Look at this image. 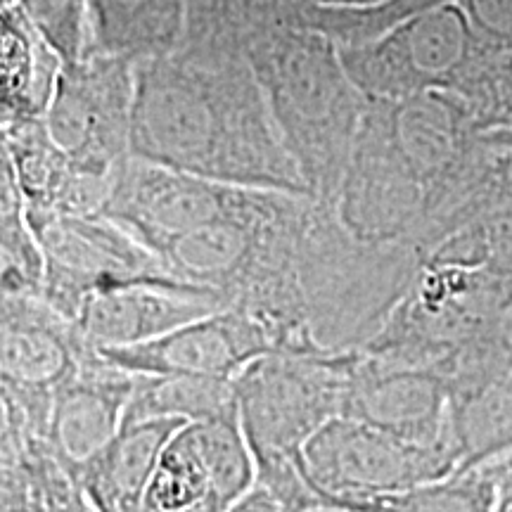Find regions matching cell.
Listing matches in <instances>:
<instances>
[{"label":"cell","instance_id":"cell-32","mask_svg":"<svg viewBox=\"0 0 512 512\" xmlns=\"http://www.w3.org/2000/svg\"><path fill=\"white\" fill-rule=\"evenodd\" d=\"M309 512H339V510H328V508H320V510H309Z\"/></svg>","mask_w":512,"mask_h":512},{"label":"cell","instance_id":"cell-14","mask_svg":"<svg viewBox=\"0 0 512 512\" xmlns=\"http://www.w3.org/2000/svg\"><path fill=\"white\" fill-rule=\"evenodd\" d=\"M228 309L221 294L183 280L131 283L86 299L74 328L95 349L133 347Z\"/></svg>","mask_w":512,"mask_h":512},{"label":"cell","instance_id":"cell-4","mask_svg":"<svg viewBox=\"0 0 512 512\" xmlns=\"http://www.w3.org/2000/svg\"><path fill=\"white\" fill-rule=\"evenodd\" d=\"M512 309V271L425 261L368 354L448 377Z\"/></svg>","mask_w":512,"mask_h":512},{"label":"cell","instance_id":"cell-12","mask_svg":"<svg viewBox=\"0 0 512 512\" xmlns=\"http://www.w3.org/2000/svg\"><path fill=\"white\" fill-rule=\"evenodd\" d=\"M133 375H185L235 380L256 358L275 354L271 332L238 309H221L169 335L133 347L98 349Z\"/></svg>","mask_w":512,"mask_h":512},{"label":"cell","instance_id":"cell-19","mask_svg":"<svg viewBox=\"0 0 512 512\" xmlns=\"http://www.w3.org/2000/svg\"><path fill=\"white\" fill-rule=\"evenodd\" d=\"M98 53L133 62L174 55L183 46L185 0H93Z\"/></svg>","mask_w":512,"mask_h":512},{"label":"cell","instance_id":"cell-28","mask_svg":"<svg viewBox=\"0 0 512 512\" xmlns=\"http://www.w3.org/2000/svg\"><path fill=\"white\" fill-rule=\"evenodd\" d=\"M486 467H489L491 475L496 479L498 496L512 498V453L494 460V463H489Z\"/></svg>","mask_w":512,"mask_h":512},{"label":"cell","instance_id":"cell-2","mask_svg":"<svg viewBox=\"0 0 512 512\" xmlns=\"http://www.w3.org/2000/svg\"><path fill=\"white\" fill-rule=\"evenodd\" d=\"M247 60L311 200L335 204L368 105L339 48L318 31L283 24L254 41Z\"/></svg>","mask_w":512,"mask_h":512},{"label":"cell","instance_id":"cell-24","mask_svg":"<svg viewBox=\"0 0 512 512\" xmlns=\"http://www.w3.org/2000/svg\"><path fill=\"white\" fill-rule=\"evenodd\" d=\"M15 5L64 64L98 53L93 0H15Z\"/></svg>","mask_w":512,"mask_h":512},{"label":"cell","instance_id":"cell-21","mask_svg":"<svg viewBox=\"0 0 512 512\" xmlns=\"http://www.w3.org/2000/svg\"><path fill=\"white\" fill-rule=\"evenodd\" d=\"M0 283L3 294L43 297L46 287V256L36 230L31 228L27 204L12 174L8 157L3 155L0 178Z\"/></svg>","mask_w":512,"mask_h":512},{"label":"cell","instance_id":"cell-3","mask_svg":"<svg viewBox=\"0 0 512 512\" xmlns=\"http://www.w3.org/2000/svg\"><path fill=\"white\" fill-rule=\"evenodd\" d=\"M425 256L411 245H370L342 228L330 204L309 202L299 235V285L318 347L356 351L413 285Z\"/></svg>","mask_w":512,"mask_h":512},{"label":"cell","instance_id":"cell-29","mask_svg":"<svg viewBox=\"0 0 512 512\" xmlns=\"http://www.w3.org/2000/svg\"><path fill=\"white\" fill-rule=\"evenodd\" d=\"M299 3H311V5H335V8H363V5L380 3V0H299Z\"/></svg>","mask_w":512,"mask_h":512},{"label":"cell","instance_id":"cell-6","mask_svg":"<svg viewBox=\"0 0 512 512\" xmlns=\"http://www.w3.org/2000/svg\"><path fill=\"white\" fill-rule=\"evenodd\" d=\"M302 465L320 505L344 512L356 501L451 477L458 453L453 439L418 444L366 422L335 418L306 441Z\"/></svg>","mask_w":512,"mask_h":512},{"label":"cell","instance_id":"cell-9","mask_svg":"<svg viewBox=\"0 0 512 512\" xmlns=\"http://www.w3.org/2000/svg\"><path fill=\"white\" fill-rule=\"evenodd\" d=\"M136 100V62L95 53L64 64L46 126L81 176L110 181L131 155V117Z\"/></svg>","mask_w":512,"mask_h":512},{"label":"cell","instance_id":"cell-8","mask_svg":"<svg viewBox=\"0 0 512 512\" xmlns=\"http://www.w3.org/2000/svg\"><path fill=\"white\" fill-rule=\"evenodd\" d=\"M91 344L46 297L3 294L0 309V418L48 439L55 392L72 380Z\"/></svg>","mask_w":512,"mask_h":512},{"label":"cell","instance_id":"cell-16","mask_svg":"<svg viewBox=\"0 0 512 512\" xmlns=\"http://www.w3.org/2000/svg\"><path fill=\"white\" fill-rule=\"evenodd\" d=\"M185 420H145L124 425L93 460L74 472L81 491L98 512H143L155 470L171 437Z\"/></svg>","mask_w":512,"mask_h":512},{"label":"cell","instance_id":"cell-1","mask_svg":"<svg viewBox=\"0 0 512 512\" xmlns=\"http://www.w3.org/2000/svg\"><path fill=\"white\" fill-rule=\"evenodd\" d=\"M131 157L233 188L311 197L247 55L178 48L138 62Z\"/></svg>","mask_w":512,"mask_h":512},{"label":"cell","instance_id":"cell-10","mask_svg":"<svg viewBox=\"0 0 512 512\" xmlns=\"http://www.w3.org/2000/svg\"><path fill=\"white\" fill-rule=\"evenodd\" d=\"M46 256V302L69 323L88 297L131 283L176 280L155 254L102 214L53 216L31 226Z\"/></svg>","mask_w":512,"mask_h":512},{"label":"cell","instance_id":"cell-22","mask_svg":"<svg viewBox=\"0 0 512 512\" xmlns=\"http://www.w3.org/2000/svg\"><path fill=\"white\" fill-rule=\"evenodd\" d=\"M458 0H380L363 8H335V5L299 3L294 24L328 36L337 48H354L377 41L401 24Z\"/></svg>","mask_w":512,"mask_h":512},{"label":"cell","instance_id":"cell-27","mask_svg":"<svg viewBox=\"0 0 512 512\" xmlns=\"http://www.w3.org/2000/svg\"><path fill=\"white\" fill-rule=\"evenodd\" d=\"M496 131L512 133V50H501L496 60L494 117H491L489 133Z\"/></svg>","mask_w":512,"mask_h":512},{"label":"cell","instance_id":"cell-11","mask_svg":"<svg viewBox=\"0 0 512 512\" xmlns=\"http://www.w3.org/2000/svg\"><path fill=\"white\" fill-rule=\"evenodd\" d=\"M256 486V460L240 418L188 422L171 437L143 512H230Z\"/></svg>","mask_w":512,"mask_h":512},{"label":"cell","instance_id":"cell-23","mask_svg":"<svg viewBox=\"0 0 512 512\" xmlns=\"http://www.w3.org/2000/svg\"><path fill=\"white\" fill-rule=\"evenodd\" d=\"M498 486L489 467L413 486L399 494L356 501L344 512H496Z\"/></svg>","mask_w":512,"mask_h":512},{"label":"cell","instance_id":"cell-25","mask_svg":"<svg viewBox=\"0 0 512 512\" xmlns=\"http://www.w3.org/2000/svg\"><path fill=\"white\" fill-rule=\"evenodd\" d=\"M477 38L496 50H512V0H458Z\"/></svg>","mask_w":512,"mask_h":512},{"label":"cell","instance_id":"cell-13","mask_svg":"<svg viewBox=\"0 0 512 512\" xmlns=\"http://www.w3.org/2000/svg\"><path fill=\"white\" fill-rule=\"evenodd\" d=\"M342 418L418 444L448 441V382L434 370L384 361L361 349L349 377Z\"/></svg>","mask_w":512,"mask_h":512},{"label":"cell","instance_id":"cell-17","mask_svg":"<svg viewBox=\"0 0 512 512\" xmlns=\"http://www.w3.org/2000/svg\"><path fill=\"white\" fill-rule=\"evenodd\" d=\"M64 62L24 12L12 5L0 19V98L3 124L46 119Z\"/></svg>","mask_w":512,"mask_h":512},{"label":"cell","instance_id":"cell-5","mask_svg":"<svg viewBox=\"0 0 512 512\" xmlns=\"http://www.w3.org/2000/svg\"><path fill=\"white\" fill-rule=\"evenodd\" d=\"M358 351H275L235 377L240 425L256 463L299 456L320 427L342 418Z\"/></svg>","mask_w":512,"mask_h":512},{"label":"cell","instance_id":"cell-18","mask_svg":"<svg viewBox=\"0 0 512 512\" xmlns=\"http://www.w3.org/2000/svg\"><path fill=\"white\" fill-rule=\"evenodd\" d=\"M448 427L458 470L470 472L512 453V375H486L448 387Z\"/></svg>","mask_w":512,"mask_h":512},{"label":"cell","instance_id":"cell-15","mask_svg":"<svg viewBox=\"0 0 512 512\" xmlns=\"http://www.w3.org/2000/svg\"><path fill=\"white\" fill-rule=\"evenodd\" d=\"M136 389V375L88 347L72 380L55 392L48 422V444L69 472L93 460L124 427Z\"/></svg>","mask_w":512,"mask_h":512},{"label":"cell","instance_id":"cell-20","mask_svg":"<svg viewBox=\"0 0 512 512\" xmlns=\"http://www.w3.org/2000/svg\"><path fill=\"white\" fill-rule=\"evenodd\" d=\"M240 418L235 380L185 375H136L124 425L145 420Z\"/></svg>","mask_w":512,"mask_h":512},{"label":"cell","instance_id":"cell-30","mask_svg":"<svg viewBox=\"0 0 512 512\" xmlns=\"http://www.w3.org/2000/svg\"><path fill=\"white\" fill-rule=\"evenodd\" d=\"M482 140L491 145H512V133L510 131H496V133H484Z\"/></svg>","mask_w":512,"mask_h":512},{"label":"cell","instance_id":"cell-31","mask_svg":"<svg viewBox=\"0 0 512 512\" xmlns=\"http://www.w3.org/2000/svg\"><path fill=\"white\" fill-rule=\"evenodd\" d=\"M496 512H512V498H501V496H498Z\"/></svg>","mask_w":512,"mask_h":512},{"label":"cell","instance_id":"cell-26","mask_svg":"<svg viewBox=\"0 0 512 512\" xmlns=\"http://www.w3.org/2000/svg\"><path fill=\"white\" fill-rule=\"evenodd\" d=\"M512 375V309L505 313L494 335L479 349L470 377Z\"/></svg>","mask_w":512,"mask_h":512},{"label":"cell","instance_id":"cell-7","mask_svg":"<svg viewBox=\"0 0 512 512\" xmlns=\"http://www.w3.org/2000/svg\"><path fill=\"white\" fill-rule=\"evenodd\" d=\"M482 46L460 3H451L377 41L339 48V55L368 102H399L430 91L456 93Z\"/></svg>","mask_w":512,"mask_h":512}]
</instances>
